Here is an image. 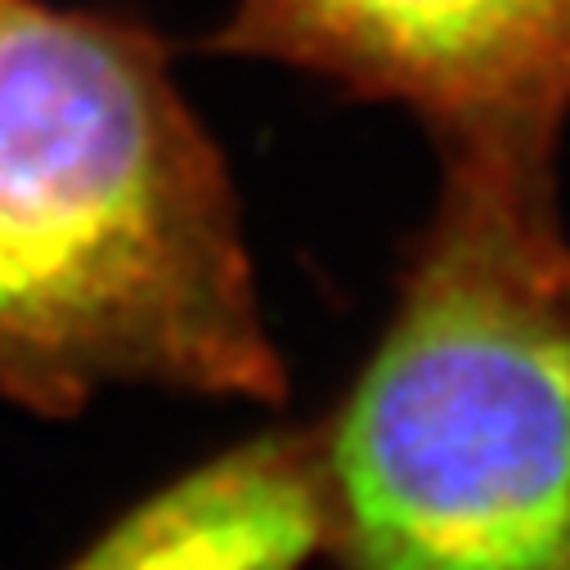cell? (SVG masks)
<instances>
[{"mask_svg":"<svg viewBox=\"0 0 570 570\" xmlns=\"http://www.w3.org/2000/svg\"><path fill=\"white\" fill-rule=\"evenodd\" d=\"M395 320L320 432L342 570H570V234L557 158H441Z\"/></svg>","mask_w":570,"mask_h":570,"instance_id":"cell-2","label":"cell"},{"mask_svg":"<svg viewBox=\"0 0 570 570\" xmlns=\"http://www.w3.org/2000/svg\"><path fill=\"white\" fill-rule=\"evenodd\" d=\"M108 386L283 400L238 194L163 41L0 0V400L68 417Z\"/></svg>","mask_w":570,"mask_h":570,"instance_id":"cell-1","label":"cell"},{"mask_svg":"<svg viewBox=\"0 0 570 570\" xmlns=\"http://www.w3.org/2000/svg\"><path fill=\"white\" fill-rule=\"evenodd\" d=\"M320 543V436H265L130 512L72 570H297Z\"/></svg>","mask_w":570,"mask_h":570,"instance_id":"cell-4","label":"cell"},{"mask_svg":"<svg viewBox=\"0 0 570 570\" xmlns=\"http://www.w3.org/2000/svg\"><path fill=\"white\" fill-rule=\"evenodd\" d=\"M216 50L409 108L441 158H557L570 0H234Z\"/></svg>","mask_w":570,"mask_h":570,"instance_id":"cell-3","label":"cell"}]
</instances>
